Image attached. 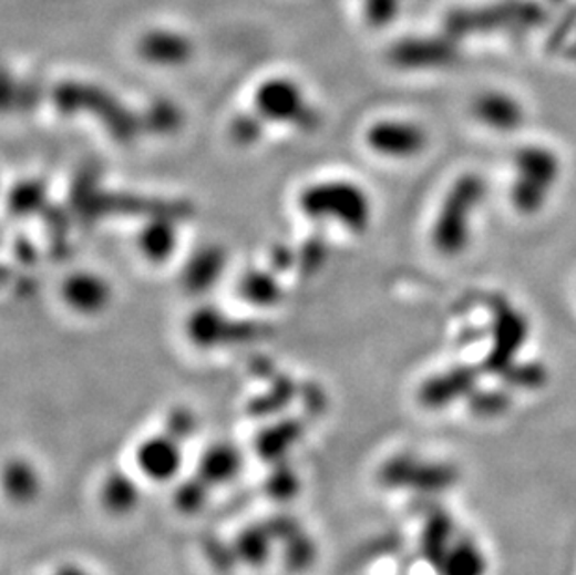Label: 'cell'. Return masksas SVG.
I'll list each match as a JSON object with an SVG mask.
<instances>
[{"label":"cell","mask_w":576,"mask_h":575,"mask_svg":"<svg viewBox=\"0 0 576 575\" xmlns=\"http://www.w3.org/2000/svg\"><path fill=\"white\" fill-rule=\"evenodd\" d=\"M487 182L476 173L461 174L442 198L431 244L436 253L455 258L466 253L474 236V219L487 201Z\"/></svg>","instance_id":"1"},{"label":"cell","mask_w":576,"mask_h":575,"mask_svg":"<svg viewBox=\"0 0 576 575\" xmlns=\"http://www.w3.org/2000/svg\"><path fill=\"white\" fill-rule=\"evenodd\" d=\"M306 217L336 223L353 234L368 230L373 220V201L362 185L351 179H323L308 185L299 196Z\"/></svg>","instance_id":"2"},{"label":"cell","mask_w":576,"mask_h":575,"mask_svg":"<svg viewBox=\"0 0 576 575\" xmlns=\"http://www.w3.org/2000/svg\"><path fill=\"white\" fill-rule=\"evenodd\" d=\"M562 178V160L545 144H524L513 155L510 201L517 214H542Z\"/></svg>","instance_id":"3"},{"label":"cell","mask_w":576,"mask_h":575,"mask_svg":"<svg viewBox=\"0 0 576 575\" xmlns=\"http://www.w3.org/2000/svg\"><path fill=\"white\" fill-rule=\"evenodd\" d=\"M265 124L291 125L297 130H312L318 114L306 92L295 79L269 78L254 94V107Z\"/></svg>","instance_id":"4"},{"label":"cell","mask_w":576,"mask_h":575,"mask_svg":"<svg viewBox=\"0 0 576 575\" xmlns=\"http://www.w3.org/2000/svg\"><path fill=\"white\" fill-rule=\"evenodd\" d=\"M457 475L448 463L414 454H395L379 469V482L390 490L436 493L452 486Z\"/></svg>","instance_id":"5"},{"label":"cell","mask_w":576,"mask_h":575,"mask_svg":"<svg viewBox=\"0 0 576 575\" xmlns=\"http://www.w3.org/2000/svg\"><path fill=\"white\" fill-rule=\"evenodd\" d=\"M371 154L392 161H411L430 146V133L412 120H377L364 135Z\"/></svg>","instance_id":"6"},{"label":"cell","mask_w":576,"mask_h":575,"mask_svg":"<svg viewBox=\"0 0 576 575\" xmlns=\"http://www.w3.org/2000/svg\"><path fill=\"white\" fill-rule=\"evenodd\" d=\"M529 337V326L517 309L512 305H501L494 310L493 327H491V350H488L483 368L493 374H506L515 364L518 353Z\"/></svg>","instance_id":"7"},{"label":"cell","mask_w":576,"mask_h":575,"mask_svg":"<svg viewBox=\"0 0 576 575\" xmlns=\"http://www.w3.org/2000/svg\"><path fill=\"white\" fill-rule=\"evenodd\" d=\"M136 53L146 64L171 70L182 68L195 57V42L182 30L152 27L136 40Z\"/></svg>","instance_id":"8"},{"label":"cell","mask_w":576,"mask_h":575,"mask_svg":"<svg viewBox=\"0 0 576 575\" xmlns=\"http://www.w3.org/2000/svg\"><path fill=\"white\" fill-rule=\"evenodd\" d=\"M182 441L163 432L144 439L135 451L136 468L147 481L165 484L179 475L183 465Z\"/></svg>","instance_id":"9"},{"label":"cell","mask_w":576,"mask_h":575,"mask_svg":"<svg viewBox=\"0 0 576 575\" xmlns=\"http://www.w3.org/2000/svg\"><path fill=\"white\" fill-rule=\"evenodd\" d=\"M471 113L477 124L494 133H513L526 122V111L521 101L502 90H488L472 101Z\"/></svg>","instance_id":"10"},{"label":"cell","mask_w":576,"mask_h":575,"mask_svg":"<svg viewBox=\"0 0 576 575\" xmlns=\"http://www.w3.org/2000/svg\"><path fill=\"white\" fill-rule=\"evenodd\" d=\"M477 378L480 376L471 367L452 368L442 374L431 376L420 387L418 400L425 410H444L461 398L472 394L476 389Z\"/></svg>","instance_id":"11"},{"label":"cell","mask_w":576,"mask_h":575,"mask_svg":"<svg viewBox=\"0 0 576 575\" xmlns=\"http://www.w3.org/2000/svg\"><path fill=\"white\" fill-rule=\"evenodd\" d=\"M305 435V424L300 419H284L259 430L254 439V449L259 460L265 463L284 462L288 460L289 452L299 443Z\"/></svg>","instance_id":"12"},{"label":"cell","mask_w":576,"mask_h":575,"mask_svg":"<svg viewBox=\"0 0 576 575\" xmlns=\"http://www.w3.org/2000/svg\"><path fill=\"white\" fill-rule=\"evenodd\" d=\"M64 301L79 315H97L111 302V286L95 274H75L64 283Z\"/></svg>","instance_id":"13"},{"label":"cell","mask_w":576,"mask_h":575,"mask_svg":"<svg viewBox=\"0 0 576 575\" xmlns=\"http://www.w3.org/2000/svg\"><path fill=\"white\" fill-rule=\"evenodd\" d=\"M243 465H245V458L241 449L220 441L202 452L196 473L213 487H217L236 481L237 476L241 475Z\"/></svg>","instance_id":"14"},{"label":"cell","mask_w":576,"mask_h":575,"mask_svg":"<svg viewBox=\"0 0 576 575\" xmlns=\"http://www.w3.org/2000/svg\"><path fill=\"white\" fill-rule=\"evenodd\" d=\"M390 60L405 70H435L453 60V48L439 40H405L392 49Z\"/></svg>","instance_id":"15"},{"label":"cell","mask_w":576,"mask_h":575,"mask_svg":"<svg viewBox=\"0 0 576 575\" xmlns=\"http://www.w3.org/2000/svg\"><path fill=\"white\" fill-rule=\"evenodd\" d=\"M275 546L277 540L267 522L250 523L243 527L232 544L237 563L245 564L248 568H261L269 563Z\"/></svg>","instance_id":"16"},{"label":"cell","mask_w":576,"mask_h":575,"mask_svg":"<svg viewBox=\"0 0 576 575\" xmlns=\"http://www.w3.org/2000/svg\"><path fill=\"white\" fill-rule=\"evenodd\" d=\"M100 501L109 514L124 517L141 503V487L124 471H112L101 482Z\"/></svg>","instance_id":"17"},{"label":"cell","mask_w":576,"mask_h":575,"mask_svg":"<svg viewBox=\"0 0 576 575\" xmlns=\"http://www.w3.org/2000/svg\"><path fill=\"white\" fill-rule=\"evenodd\" d=\"M453 523L450 516L435 512L428 517L424 528H422V536H420V550H422V557L439 569L442 561L446 558L448 552L453 546Z\"/></svg>","instance_id":"18"},{"label":"cell","mask_w":576,"mask_h":575,"mask_svg":"<svg viewBox=\"0 0 576 575\" xmlns=\"http://www.w3.org/2000/svg\"><path fill=\"white\" fill-rule=\"evenodd\" d=\"M487 558L472 540H459L436 569L439 575H485Z\"/></svg>","instance_id":"19"},{"label":"cell","mask_w":576,"mask_h":575,"mask_svg":"<svg viewBox=\"0 0 576 575\" xmlns=\"http://www.w3.org/2000/svg\"><path fill=\"white\" fill-rule=\"evenodd\" d=\"M40 487L42 482L32 463L21 458L8 462L4 469V492L10 501L18 504L30 503L40 493Z\"/></svg>","instance_id":"20"},{"label":"cell","mask_w":576,"mask_h":575,"mask_svg":"<svg viewBox=\"0 0 576 575\" xmlns=\"http://www.w3.org/2000/svg\"><path fill=\"white\" fill-rule=\"evenodd\" d=\"M213 486L209 482L204 481L198 473L188 476L185 481L179 482L174 492V506L179 514L185 516H196L206 509L209 495H212Z\"/></svg>","instance_id":"21"},{"label":"cell","mask_w":576,"mask_h":575,"mask_svg":"<svg viewBox=\"0 0 576 575\" xmlns=\"http://www.w3.org/2000/svg\"><path fill=\"white\" fill-rule=\"evenodd\" d=\"M264 486L267 497H271L272 501H278V503H288V501L299 495V473L295 471L294 465L288 460L272 463L271 471L265 479Z\"/></svg>","instance_id":"22"},{"label":"cell","mask_w":576,"mask_h":575,"mask_svg":"<svg viewBox=\"0 0 576 575\" xmlns=\"http://www.w3.org/2000/svg\"><path fill=\"white\" fill-rule=\"evenodd\" d=\"M316 555H318L316 542L306 534L305 528L282 544V561L286 568L291 569V572H302V569L310 568L316 561Z\"/></svg>","instance_id":"23"},{"label":"cell","mask_w":576,"mask_h":575,"mask_svg":"<svg viewBox=\"0 0 576 575\" xmlns=\"http://www.w3.org/2000/svg\"><path fill=\"white\" fill-rule=\"evenodd\" d=\"M295 397L294 381L289 378H280L275 381L271 391L264 394V397L254 398L250 403V413L254 417H271L277 415L288 405Z\"/></svg>","instance_id":"24"},{"label":"cell","mask_w":576,"mask_h":575,"mask_svg":"<svg viewBox=\"0 0 576 575\" xmlns=\"http://www.w3.org/2000/svg\"><path fill=\"white\" fill-rule=\"evenodd\" d=\"M144 255L152 260H165L176 247V230L168 223L147 226L141 238Z\"/></svg>","instance_id":"25"},{"label":"cell","mask_w":576,"mask_h":575,"mask_svg":"<svg viewBox=\"0 0 576 575\" xmlns=\"http://www.w3.org/2000/svg\"><path fill=\"white\" fill-rule=\"evenodd\" d=\"M362 18L373 29H382L394 23L401 10V0H360Z\"/></svg>","instance_id":"26"},{"label":"cell","mask_w":576,"mask_h":575,"mask_svg":"<svg viewBox=\"0 0 576 575\" xmlns=\"http://www.w3.org/2000/svg\"><path fill=\"white\" fill-rule=\"evenodd\" d=\"M245 294L253 302L271 305L278 299V286L269 277H259V275L254 274L250 279L245 280Z\"/></svg>","instance_id":"27"},{"label":"cell","mask_w":576,"mask_h":575,"mask_svg":"<svg viewBox=\"0 0 576 575\" xmlns=\"http://www.w3.org/2000/svg\"><path fill=\"white\" fill-rule=\"evenodd\" d=\"M265 122H261L258 114H243L234 122V138L239 144H254L264 133Z\"/></svg>","instance_id":"28"},{"label":"cell","mask_w":576,"mask_h":575,"mask_svg":"<svg viewBox=\"0 0 576 575\" xmlns=\"http://www.w3.org/2000/svg\"><path fill=\"white\" fill-rule=\"evenodd\" d=\"M196 430V419L191 411L185 408H177L172 411L168 419H166V432L172 433L174 438L179 439L185 443Z\"/></svg>","instance_id":"29"},{"label":"cell","mask_w":576,"mask_h":575,"mask_svg":"<svg viewBox=\"0 0 576 575\" xmlns=\"http://www.w3.org/2000/svg\"><path fill=\"white\" fill-rule=\"evenodd\" d=\"M54 575H92L86 569L81 568V566H76V564H64V566H60L56 569V574Z\"/></svg>","instance_id":"30"}]
</instances>
